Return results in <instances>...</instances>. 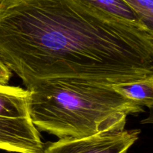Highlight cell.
Here are the masks:
<instances>
[{"instance_id":"cell-1","label":"cell","mask_w":153,"mask_h":153,"mask_svg":"<svg viewBox=\"0 0 153 153\" xmlns=\"http://www.w3.org/2000/svg\"><path fill=\"white\" fill-rule=\"evenodd\" d=\"M0 61L25 89L153 77V31L82 0H1Z\"/></svg>"},{"instance_id":"cell-2","label":"cell","mask_w":153,"mask_h":153,"mask_svg":"<svg viewBox=\"0 0 153 153\" xmlns=\"http://www.w3.org/2000/svg\"><path fill=\"white\" fill-rule=\"evenodd\" d=\"M29 91L33 124L59 139L125 129L127 116L144 111L110 85L58 81L40 84Z\"/></svg>"},{"instance_id":"cell-3","label":"cell","mask_w":153,"mask_h":153,"mask_svg":"<svg viewBox=\"0 0 153 153\" xmlns=\"http://www.w3.org/2000/svg\"><path fill=\"white\" fill-rule=\"evenodd\" d=\"M30 91L0 84V149L43 153L44 144L29 112Z\"/></svg>"},{"instance_id":"cell-4","label":"cell","mask_w":153,"mask_h":153,"mask_svg":"<svg viewBox=\"0 0 153 153\" xmlns=\"http://www.w3.org/2000/svg\"><path fill=\"white\" fill-rule=\"evenodd\" d=\"M140 133L139 129H123L82 138L60 139L44 147L43 153H127Z\"/></svg>"},{"instance_id":"cell-5","label":"cell","mask_w":153,"mask_h":153,"mask_svg":"<svg viewBox=\"0 0 153 153\" xmlns=\"http://www.w3.org/2000/svg\"><path fill=\"white\" fill-rule=\"evenodd\" d=\"M110 86L118 94L136 104L150 109L152 108L153 77Z\"/></svg>"},{"instance_id":"cell-6","label":"cell","mask_w":153,"mask_h":153,"mask_svg":"<svg viewBox=\"0 0 153 153\" xmlns=\"http://www.w3.org/2000/svg\"><path fill=\"white\" fill-rule=\"evenodd\" d=\"M82 1L115 17L135 25L145 26L140 20L135 12L129 6L127 5L123 0H82Z\"/></svg>"},{"instance_id":"cell-7","label":"cell","mask_w":153,"mask_h":153,"mask_svg":"<svg viewBox=\"0 0 153 153\" xmlns=\"http://www.w3.org/2000/svg\"><path fill=\"white\" fill-rule=\"evenodd\" d=\"M139 17L142 23L153 31V0H123Z\"/></svg>"},{"instance_id":"cell-8","label":"cell","mask_w":153,"mask_h":153,"mask_svg":"<svg viewBox=\"0 0 153 153\" xmlns=\"http://www.w3.org/2000/svg\"><path fill=\"white\" fill-rule=\"evenodd\" d=\"M12 76L11 72L0 61V84L7 85Z\"/></svg>"},{"instance_id":"cell-9","label":"cell","mask_w":153,"mask_h":153,"mask_svg":"<svg viewBox=\"0 0 153 153\" xmlns=\"http://www.w3.org/2000/svg\"><path fill=\"white\" fill-rule=\"evenodd\" d=\"M1 0H0V2H1Z\"/></svg>"}]
</instances>
